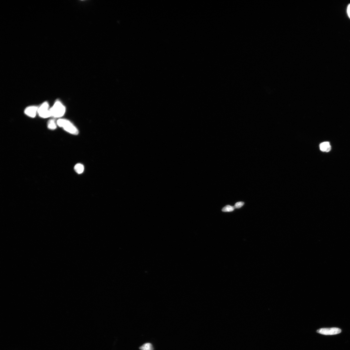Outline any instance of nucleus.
Listing matches in <instances>:
<instances>
[{"mask_svg": "<svg viewBox=\"0 0 350 350\" xmlns=\"http://www.w3.org/2000/svg\"><path fill=\"white\" fill-rule=\"evenodd\" d=\"M235 208L234 207L230 205H227L223 208L222 211L224 212H233Z\"/></svg>", "mask_w": 350, "mask_h": 350, "instance_id": "obj_10", "label": "nucleus"}, {"mask_svg": "<svg viewBox=\"0 0 350 350\" xmlns=\"http://www.w3.org/2000/svg\"><path fill=\"white\" fill-rule=\"evenodd\" d=\"M320 148L321 150L323 152H329L331 149V146L328 142H325L320 144Z\"/></svg>", "mask_w": 350, "mask_h": 350, "instance_id": "obj_6", "label": "nucleus"}, {"mask_svg": "<svg viewBox=\"0 0 350 350\" xmlns=\"http://www.w3.org/2000/svg\"><path fill=\"white\" fill-rule=\"evenodd\" d=\"M341 330L338 328L333 327L331 328H322L317 330L316 332L322 335H337L341 333Z\"/></svg>", "mask_w": 350, "mask_h": 350, "instance_id": "obj_4", "label": "nucleus"}, {"mask_svg": "<svg viewBox=\"0 0 350 350\" xmlns=\"http://www.w3.org/2000/svg\"><path fill=\"white\" fill-rule=\"evenodd\" d=\"M57 123L53 119H51L49 120L48 123V127L51 130H55L57 128Z\"/></svg>", "mask_w": 350, "mask_h": 350, "instance_id": "obj_7", "label": "nucleus"}, {"mask_svg": "<svg viewBox=\"0 0 350 350\" xmlns=\"http://www.w3.org/2000/svg\"><path fill=\"white\" fill-rule=\"evenodd\" d=\"M37 113L39 116L42 118H46L51 117L48 103L47 102H43L38 107Z\"/></svg>", "mask_w": 350, "mask_h": 350, "instance_id": "obj_3", "label": "nucleus"}, {"mask_svg": "<svg viewBox=\"0 0 350 350\" xmlns=\"http://www.w3.org/2000/svg\"><path fill=\"white\" fill-rule=\"evenodd\" d=\"M74 170L77 174H81L82 173L84 170V167L83 165L81 164H77L75 166Z\"/></svg>", "mask_w": 350, "mask_h": 350, "instance_id": "obj_8", "label": "nucleus"}, {"mask_svg": "<svg viewBox=\"0 0 350 350\" xmlns=\"http://www.w3.org/2000/svg\"><path fill=\"white\" fill-rule=\"evenodd\" d=\"M244 204V202H237L235 203L234 207L235 209H239L243 206Z\"/></svg>", "mask_w": 350, "mask_h": 350, "instance_id": "obj_11", "label": "nucleus"}, {"mask_svg": "<svg viewBox=\"0 0 350 350\" xmlns=\"http://www.w3.org/2000/svg\"><path fill=\"white\" fill-rule=\"evenodd\" d=\"M348 13L349 17L350 18V4H349L348 7Z\"/></svg>", "mask_w": 350, "mask_h": 350, "instance_id": "obj_12", "label": "nucleus"}, {"mask_svg": "<svg viewBox=\"0 0 350 350\" xmlns=\"http://www.w3.org/2000/svg\"><path fill=\"white\" fill-rule=\"evenodd\" d=\"M141 350H154L152 344L150 343H146L144 344L142 346L140 347Z\"/></svg>", "mask_w": 350, "mask_h": 350, "instance_id": "obj_9", "label": "nucleus"}, {"mask_svg": "<svg viewBox=\"0 0 350 350\" xmlns=\"http://www.w3.org/2000/svg\"><path fill=\"white\" fill-rule=\"evenodd\" d=\"M38 107L36 106H31L27 107L25 109L24 113L26 115L31 118L35 117L38 113Z\"/></svg>", "mask_w": 350, "mask_h": 350, "instance_id": "obj_5", "label": "nucleus"}, {"mask_svg": "<svg viewBox=\"0 0 350 350\" xmlns=\"http://www.w3.org/2000/svg\"><path fill=\"white\" fill-rule=\"evenodd\" d=\"M57 125L71 134L77 135L79 131L71 122L66 119H59L57 121Z\"/></svg>", "mask_w": 350, "mask_h": 350, "instance_id": "obj_2", "label": "nucleus"}, {"mask_svg": "<svg viewBox=\"0 0 350 350\" xmlns=\"http://www.w3.org/2000/svg\"><path fill=\"white\" fill-rule=\"evenodd\" d=\"M51 116L55 118H58L63 116L66 112V108L62 103L57 100L53 106L50 108Z\"/></svg>", "mask_w": 350, "mask_h": 350, "instance_id": "obj_1", "label": "nucleus"}]
</instances>
